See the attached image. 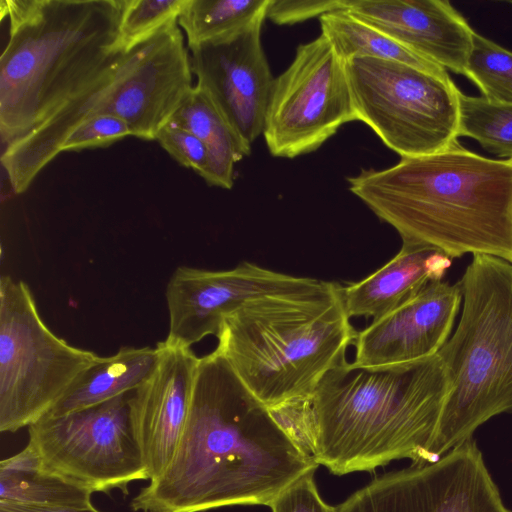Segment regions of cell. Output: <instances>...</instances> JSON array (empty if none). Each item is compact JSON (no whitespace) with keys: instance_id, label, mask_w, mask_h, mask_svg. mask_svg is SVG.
<instances>
[{"instance_id":"cell-1","label":"cell","mask_w":512,"mask_h":512,"mask_svg":"<svg viewBox=\"0 0 512 512\" xmlns=\"http://www.w3.org/2000/svg\"><path fill=\"white\" fill-rule=\"evenodd\" d=\"M318 466L215 349L199 359L188 417L169 465L130 501V508L204 512L268 506Z\"/></svg>"},{"instance_id":"cell-2","label":"cell","mask_w":512,"mask_h":512,"mask_svg":"<svg viewBox=\"0 0 512 512\" xmlns=\"http://www.w3.org/2000/svg\"><path fill=\"white\" fill-rule=\"evenodd\" d=\"M450 381L438 354L384 369L330 370L304 401L278 413L318 465L334 475L391 461L430 463Z\"/></svg>"},{"instance_id":"cell-3","label":"cell","mask_w":512,"mask_h":512,"mask_svg":"<svg viewBox=\"0 0 512 512\" xmlns=\"http://www.w3.org/2000/svg\"><path fill=\"white\" fill-rule=\"evenodd\" d=\"M349 190L400 235L402 245L449 258L485 254L512 264V159H491L457 140L348 177Z\"/></svg>"},{"instance_id":"cell-4","label":"cell","mask_w":512,"mask_h":512,"mask_svg":"<svg viewBox=\"0 0 512 512\" xmlns=\"http://www.w3.org/2000/svg\"><path fill=\"white\" fill-rule=\"evenodd\" d=\"M9 37L0 56L2 147L43 123L125 49L122 0H2Z\"/></svg>"},{"instance_id":"cell-5","label":"cell","mask_w":512,"mask_h":512,"mask_svg":"<svg viewBox=\"0 0 512 512\" xmlns=\"http://www.w3.org/2000/svg\"><path fill=\"white\" fill-rule=\"evenodd\" d=\"M356 336L343 287L320 280L244 303L223 319L216 350L249 392L278 413L307 399L346 362Z\"/></svg>"},{"instance_id":"cell-6","label":"cell","mask_w":512,"mask_h":512,"mask_svg":"<svg viewBox=\"0 0 512 512\" xmlns=\"http://www.w3.org/2000/svg\"><path fill=\"white\" fill-rule=\"evenodd\" d=\"M192 74L178 20L125 49L43 123L3 148L1 164L14 193L25 192L60 154L69 133L92 117L116 116L127 122L133 137L156 140L193 90Z\"/></svg>"},{"instance_id":"cell-7","label":"cell","mask_w":512,"mask_h":512,"mask_svg":"<svg viewBox=\"0 0 512 512\" xmlns=\"http://www.w3.org/2000/svg\"><path fill=\"white\" fill-rule=\"evenodd\" d=\"M458 283L462 313L437 353L450 389L430 448L432 462L512 410V264L473 255Z\"/></svg>"},{"instance_id":"cell-8","label":"cell","mask_w":512,"mask_h":512,"mask_svg":"<svg viewBox=\"0 0 512 512\" xmlns=\"http://www.w3.org/2000/svg\"><path fill=\"white\" fill-rule=\"evenodd\" d=\"M102 356L70 345L43 321L29 286L0 279V431L45 417Z\"/></svg>"},{"instance_id":"cell-9","label":"cell","mask_w":512,"mask_h":512,"mask_svg":"<svg viewBox=\"0 0 512 512\" xmlns=\"http://www.w3.org/2000/svg\"><path fill=\"white\" fill-rule=\"evenodd\" d=\"M357 121L401 158L442 151L458 140L460 90L442 77L401 62H346Z\"/></svg>"},{"instance_id":"cell-10","label":"cell","mask_w":512,"mask_h":512,"mask_svg":"<svg viewBox=\"0 0 512 512\" xmlns=\"http://www.w3.org/2000/svg\"><path fill=\"white\" fill-rule=\"evenodd\" d=\"M130 393L28 427L42 467L92 493L109 494L149 480L129 415Z\"/></svg>"},{"instance_id":"cell-11","label":"cell","mask_w":512,"mask_h":512,"mask_svg":"<svg viewBox=\"0 0 512 512\" xmlns=\"http://www.w3.org/2000/svg\"><path fill=\"white\" fill-rule=\"evenodd\" d=\"M351 121L357 117L346 62L323 35L299 45L272 87L263 130L270 154L311 153Z\"/></svg>"},{"instance_id":"cell-12","label":"cell","mask_w":512,"mask_h":512,"mask_svg":"<svg viewBox=\"0 0 512 512\" xmlns=\"http://www.w3.org/2000/svg\"><path fill=\"white\" fill-rule=\"evenodd\" d=\"M337 512H512L468 440L439 459L376 475Z\"/></svg>"},{"instance_id":"cell-13","label":"cell","mask_w":512,"mask_h":512,"mask_svg":"<svg viewBox=\"0 0 512 512\" xmlns=\"http://www.w3.org/2000/svg\"><path fill=\"white\" fill-rule=\"evenodd\" d=\"M266 14L229 34L188 47L196 86L250 151L263 134L275 80L261 42Z\"/></svg>"},{"instance_id":"cell-14","label":"cell","mask_w":512,"mask_h":512,"mask_svg":"<svg viewBox=\"0 0 512 512\" xmlns=\"http://www.w3.org/2000/svg\"><path fill=\"white\" fill-rule=\"evenodd\" d=\"M320 280L283 274L250 262L211 271L178 266L165 290L170 344L191 348L217 336L223 319L251 299L313 287Z\"/></svg>"},{"instance_id":"cell-15","label":"cell","mask_w":512,"mask_h":512,"mask_svg":"<svg viewBox=\"0 0 512 512\" xmlns=\"http://www.w3.org/2000/svg\"><path fill=\"white\" fill-rule=\"evenodd\" d=\"M150 375L129 396V415L149 481L169 465L188 417L199 357L189 347L157 342Z\"/></svg>"},{"instance_id":"cell-16","label":"cell","mask_w":512,"mask_h":512,"mask_svg":"<svg viewBox=\"0 0 512 512\" xmlns=\"http://www.w3.org/2000/svg\"><path fill=\"white\" fill-rule=\"evenodd\" d=\"M462 302L460 284L431 281L415 297L357 333L352 368L384 369L436 355Z\"/></svg>"},{"instance_id":"cell-17","label":"cell","mask_w":512,"mask_h":512,"mask_svg":"<svg viewBox=\"0 0 512 512\" xmlns=\"http://www.w3.org/2000/svg\"><path fill=\"white\" fill-rule=\"evenodd\" d=\"M345 9L422 57L465 76L474 30L445 0H345Z\"/></svg>"},{"instance_id":"cell-18","label":"cell","mask_w":512,"mask_h":512,"mask_svg":"<svg viewBox=\"0 0 512 512\" xmlns=\"http://www.w3.org/2000/svg\"><path fill=\"white\" fill-rule=\"evenodd\" d=\"M451 258L432 249L402 245L385 265L365 279L343 287L348 316L381 318L442 280Z\"/></svg>"},{"instance_id":"cell-19","label":"cell","mask_w":512,"mask_h":512,"mask_svg":"<svg viewBox=\"0 0 512 512\" xmlns=\"http://www.w3.org/2000/svg\"><path fill=\"white\" fill-rule=\"evenodd\" d=\"M157 359L156 346H123L111 356H102L46 416H62L133 392L150 375Z\"/></svg>"},{"instance_id":"cell-20","label":"cell","mask_w":512,"mask_h":512,"mask_svg":"<svg viewBox=\"0 0 512 512\" xmlns=\"http://www.w3.org/2000/svg\"><path fill=\"white\" fill-rule=\"evenodd\" d=\"M92 492L44 469L27 444L0 463V501L99 512Z\"/></svg>"},{"instance_id":"cell-21","label":"cell","mask_w":512,"mask_h":512,"mask_svg":"<svg viewBox=\"0 0 512 512\" xmlns=\"http://www.w3.org/2000/svg\"><path fill=\"white\" fill-rule=\"evenodd\" d=\"M168 123L187 129L206 146L209 153L206 183L231 189L235 163L251 151L239 140L208 96L195 85Z\"/></svg>"},{"instance_id":"cell-22","label":"cell","mask_w":512,"mask_h":512,"mask_svg":"<svg viewBox=\"0 0 512 512\" xmlns=\"http://www.w3.org/2000/svg\"><path fill=\"white\" fill-rule=\"evenodd\" d=\"M319 20L321 35L328 39L345 62L354 58H374L401 62L442 77H450L442 66L411 51L347 9L323 14Z\"/></svg>"},{"instance_id":"cell-23","label":"cell","mask_w":512,"mask_h":512,"mask_svg":"<svg viewBox=\"0 0 512 512\" xmlns=\"http://www.w3.org/2000/svg\"><path fill=\"white\" fill-rule=\"evenodd\" d=\"M271 0H187L178 24L188 47L236 31L261 14Z\"/></svg>"},{"instance_id":"cell-24","label":"cell","mask_w":512,"mask_h":512,"mask_svg":"<svg viewBox=\"0 0 512 512\" xmlns=\"http://www.w3.org/2000/svg\"><path fill=\"white\" fill-rule=\"evenodd\" d=\"M476 140L486 151L512 159V104L459 93L458 137Z\"/></svg>"},{"instance_id":"cell-25","label":"cell","mask_w":512,"mask_h":512,"mask_svg":"<svg viewBox=\"0 0 512 512\" xmlns=\"http://www.w3.org/2000/svg\"><path fill=\"white\" fill-rule=\"evenodd\" d=\"M465 77L486 99L512 104V52L476 32Z\"/></svg>"},{"instance_id":"cell-26","label":"cell","mask_w":512,"mask_h":512,"mask_svg":"<svg viewBox=\"0 0 512 512\" xmlns=\"http://www.w3.org/2000/svg\"><path fill=\"white\" fill-rule=\"evenodd\" d=\"M187 0H122L119 25L124 49L140 42L168 23L178 20Z\"/></svg>"},{"instance_id":"cell-27","label":"cell","mask_w":512,"mask_h":512,"mask_svg":"<svg viewBox=\"0 0 512 512\" xmlns=\"http://www.w3.org/2000/svg\"><path fill=\"white\" fill-rule=\"evenodd\" d=\"M127 136H133L130 126L121 118L99 115L78 124L66 137L60 153L106 147Z\"/></svg>"},{"instance_id":"cell-28","label":"cell","mask_w":512,"mask_h":512,"mask_svg":"<svg viewBox=\"0 0 512 512\" xmlns=\"http://www.w3.org/2000/svg\"><path fill=\"white\" fill-rule=\"evenodd\" d=\"M156 140L179 164L205 178L209 167V153L204 143L193 133L167 123L159 131Z\"/></svg>"},{"instance_id":"cell-29","label":"cell","mask_w":512,"mask_h":512,"mask_svg":"<svg viewBox=\"0 0 512 512\" xmlns=\"http://www.w3.org/2000/svg\"><path fill=\"white\" fill-rule=\"evenodd\" d=\"M316 470L310 471L288 486L269 505L272 512H337L325 502L315 482Z\"/></svg>"},{"instance_id":"cell-30","label":"cell","mask_w":512,"mask_h":512,"mask_svg":"<svg viewBox=\"0 0 512 512\" xmlns=\"http://www.w3.org/2000/svg\"><path fill=\"white\" fill-rule=\"evenodd\" d=\"M345 9V0H271L266 18L277 25H293Z\"/></svg>"},{"instance_id":"cell-31","label":"cell","mask_w":512,"mask_h":512,"mask_svg":"<svg viewBox=\"0 0 512 512\" xmlns=\"http://www.w3.org/2000/svg\"><path fill=\"white\" fill-rule=\"evenodd\" d=\"M0 512H82L78 510L54 507V506H42V505H29L17 502H6L0 501Z\"/></svg>"},{"instance_id":"cell-32","label":"cell","mask_w":512,"mask_h":512,"mask_svg":"<svg viewBox=\"0 0 512 512\" xmlns=\"http://www.w3.org/2000/svg\"><path fill=\"white\" fill-rule=\"evenodd\" d=\"M158 512H170V511H158Z\"/></svg>"},{"instance_id":"cell-33","label":"cell","mask_w":512,"mask_h":512,"mask_svg":"<svg viewBox=\"0 0 512 512\" xmlns=\"http://www.w3.org/2000/svg\"><path fill=\"white\" fill-rule=\"evenodd\" d=\"M510 3L512 4V1Z\"/></svg>"}]
</instances>
